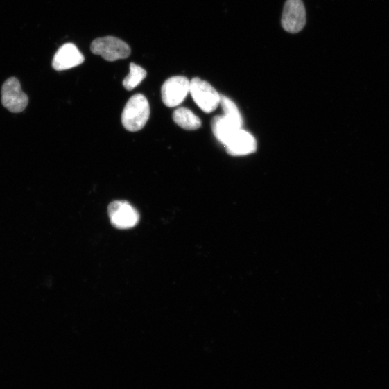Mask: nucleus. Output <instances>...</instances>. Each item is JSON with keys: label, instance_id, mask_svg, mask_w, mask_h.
Listing matches in <instances>:
<instances>
[{"label": "nucleus", "instance_id": "10", "mask_svg": "<svg viewBox=\"0 0 389 389\" xmlns=\"http://www.w3.org/2000/svg\"><path fill=\"white\" fill-rule=\"evenodd\" d=\"M241 128H242L238 127L225 116H216L212 121V130L214 136L221 143L225 145Z\"/></svg>", "mask_w": 389, "mask_h": 389}, {"label": "nucleus", "instance_id": "5", "mask_svg": "<svg viewBox=\"0 0 389 389\" xmlns=\"http://www.w3.org/2000/svg\"><path fill=\"white\" fill-rule=\"evenodd\" d=\"M191 81L184 76H175L166 80L162 87V99L169 107L180 105L190 92Z\"/></svg>", "mask_w": 389, "mask_h": 389}, {"label": "nucleus", "instance_id": "7", "mask_svg": "<svg viewBox=\"0 0 389 389\" xmlns=\"http://www.w3.org/2000/svg\"><path fill=\"white\" fill-rule=\"evenodd\" d=\"M306 17V10L302 0H287L282 15V27L288 33H297L305 26Z\"/></svg>", "mask_w": 389, "mask_h": 389}, {"label": "nucleus", "instance_id": "11", "mask_svg": "<svg viewBox=\"0 0 389 389\" xmlns=\"http://www.w3.org/2000/svg\"><path fill=\"white\" fill-rule=\"evenodd\" d=\"M173 119L180 127L188 131H194L201 126V120L187 107H179L174 111Z\"/></svg>", "mask_w": 389, "mask_h": 389}, {"label": "nucleus", "instance_id": "8", "mask_svg": "<svg viewBox=\"0 0 389 389\" xmlns=\"http://www.w3.org/2000/svg\"><path fill=\"white\" fill-rule=\"evenodd\" d=\"M84 61V55L75 44H66L54 55L52 66L55 70L63 71L76 67Z\"/></svg>", "mask_w": 389, "mask_h": 389}, {"label": "nucleus", "instance_id": "6", "mask_svg": "<svg viewBox=\"0 0 389 389\" xmlns=\"http://www.w3.org/2000/svg\"><path fill=\"white\" fill-rule=\"evenodd\" d=\"M2 103L6 108L14 114L21 113L28 104V97L22 90L17 78H10L2 88Z\"/></svg>", "mask_w": 389, "mask_h": 389}, {"label": "nucleus", "instance_id": "12", "mask_svg": "<svg viewBox=\"0 0 389 389\" xmlns=\"http://www.w3.org/2000/svg\"><path fill=\"white\" fill-rule=\"evenodd\" d=\"M147 73L141 67L135 63L130 64V72L123 81L124 88L132 91L146 78Z\"/></svg>", "mask_w": 389, "mask_h": 389}, {"label": "nucleus", "instance_id": "3", "mask_svg": "<svg viewBox=\"0 0 389 389\" xmlns=\"http://www.w3.org/2000/svg\"><path fill=\"white\" fill-rule=\"evenodd\" d=\"M190 94L196 105L207 114L212 113L220 104L218 92L209 83L198 78L191 80Z\"/></svg>", "mask_w": 389, "mask_h": 389}, {"label": "nucleus", "instance_id": "2", "mask_svg": "<svg viewBox=\"0 0 389 389\" xmlns=\"http://www.w3.org/2000/svg\"><path fill=\"white\" fill-rule=\"evenodd\" d=\"M91 51L107 62L125 60L131 55V48L123 41L114 36L98 38L92 42Z\"/></svg>", "mask_w": 389, "mask_h": 389}, {"label": "nucleus", "instance_id": "4", "mask_svg": "<svg viewBox=\"0 0 389 389\" xmlns=\"http://www.w3.org/2000/svg\"><path fill=\"white\" fill-rule=\"evenodd\" d=\"M110 223L119 230H129L136 227L139 221L138 211L125 200H116L108 207Z\"/></svg>", "mask_w": 389, "mask_h": 389}, {"label": "nucleus", "instance_id": "9", "mask_svg": "<svg viewBox=\"0 0 389 389\" xmlns=\"http://www.w3.org/2000/svg\"><path fill=\"white\" fill-rule=\"evenodd\" d=\"M225 146L228 154L232 156L248 155L257 150V142L254 137L242 128L238 130Z\"/></svg>", "mask_w": 389, "mask_h": 389}, {"label": "nucleus", "instance_id": "13", "mask_svg": "<svg viewBox=\"0 0 389 389\" xmlns=\"http://www.w3.org/2000/svg\"><path fill=\"white\" fill-rule=\"evenodd\" d=\"M220 104L224 110V116L238 127L242 128L243 118L236 104L225 96H221Z\"/></svg>", "mask_w": 389, "mask_h": 389}, {"label": "nucleus", "instance_id": "1", "mask_svg": "<svg viewBox=\"0 0 389 389\" xmlns=\"http://www.w3.org/2000/svg\"><path fill=\"white\" fill-rule=\"evenodd\" d=\"M150 116L149 101L142 94L132 96L127 102L122 114V123L128 132L140 131Z\"/></svg>", "mask_w": 389, "mask_h": 389}]
</instances>
